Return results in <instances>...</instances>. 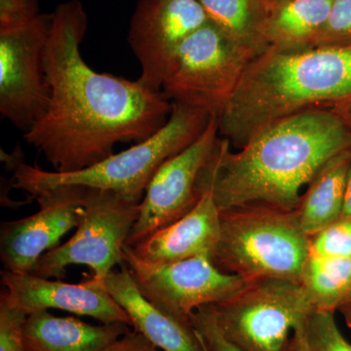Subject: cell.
Returning <instances> with one entry per match:
<instances>
[{"label": "cell", "mask_w": 351, "mask_h": 351, "mask_svg": "<svg viewBox=\"0 0 351 351\" xmlns=\"http://www.w3.org/2000/svg\"><path fill=\"white\" fill-rule=\"evenodd\" d=\"M88 19L69 0L51 13L44 51L50 87L47 110L24 134L56 172L85 169L113 154L119 143L142 142L169 119L173 103L140 80L97 73L80 53Z\"/></svg>", "instance_id": "obj_1"}, {"label": "cell", "mask_w": 351, "mask_h": 351, "mask_svg": "<svg viewBox=\"0 0 351 351\" xmlns=\"http://www.w3.org/2000/svg\"><path fill=\"white\" fill-rule=\"evenodd\" d=\"M350 149L345 115L330 107L309 108L274 122L237 152L219 137L198 191L201 196L209 191L219 211L249 203L295 210L323 165Z\"/></svg>", "instance_id": "obj_2"}, {"label": "cell", "mask_w": 351, "mask_h": 351, "mask_svg": "<svg viewBox=\"0 0 351 351\" xmlns=\"http://www.w3.org/2000/svg\"><path fill=\"white\" fill-rule=\"evenodd\" d=\"M350 99L351 45L267 48L217 115L219 136L240 149L274 122Z\"/></svg>", "instance_id": "obj_3"}, {"label": "cell", "mask_w": 351, "mask_h": 351, "mask_svg": "<svg viewBox=\"0 0 351 351\" xmlns=\"http://www.w3.org/2000/svg\"><path fill=\"white\" fill-rule=\"evenodd\" d=\"M212 117L213 115L199 108L173 103L172 112L165 125L147 140L75 172H49L20 161L13 168V186L34 198L48 189L75 184L113 191L141 203L159 167L193 144Z\"/></svg>", "instance_id": "obj_4"}, {"label": "cell", "mask_w": 351, "mask_h": 351, "mask_svg": "<svg viewBox=\"0 0 351 351\" xmlns=\"http://www.w3.org/2000/svg\"><path fill=\"white\" fill-rule=\"evenodd\" d=\"M309 256V237L295 210L249 203L221 211L212 254L218 269L242 277L287 279L300 283Z\"/></svg>", "instance_id": "obj_5"}, {"label": "cell", "mask_w": 351, "mask_h": 351, "mask_svg": "<svg viewBox=\"0 0 351 351\" xmlns=\"http://www.w3.org/2000/svg\"><path fill=\"white\" fill-rule=\"evenodd\" d=\"M226 341L241 351H298L314 307L301 284L267 278L211 306Z\"/></svg>", "instance_id": "obj_6"}, {"label": "cell", "mask_w": 351, "mask_h": 351, "mask_svg": "<svg viewBox=\"0 0 351 351\" xmlns=\"http://www.w3.org/2000/svg\"><path fill=\"white\" fill-rule=\"evenodd\" d=\"M255 57L208 21L178 48L161 92L217 117Z\"/></svg>", "instance_id": "obj_7"}, {"label": "cell", "mask_w": 351, "mask_h": 351, "mask_svg": "<svg viewBox=\"0 0 351 351\" xmlns=\"http://www.w3.org/2000/svg\"><path fill=\"white\" fill-rule=\"evenodd\" d=\"M141 203L106 189L86 188L84 213L76 232L66 243L44 254L31 274L61 279L66 267L86 265L92 278L103 281L124 262V246L140 216Z\"/></svg>", "instance_id": "obj_8"}, {"label": "cell", "mask_w": 351, "mask_h": 351, "mask_svg": "<svg viewBox=\"0 0 351 351\" xmlns=\"http://www.w3.org/2000/svg\"><path fill=\"white\" fill-rule=\"evenodd\" d=\"M124 262L138 290L152 304L182 320L191 321L196 309L226 301L247 285L242 277L215 265L208 255L171 263L140 260L124 246Z\"/></svg>", "instance_id": "obj_9"}, {"label": "cell", "mask_w": 351, "mask_h": 351, "mask_svg": "<svg viewBox=\"0 0 351 351\" xmlns=\"http://www.w3.org/2000/svg\"><path fill=\"white\" fill-rule=\"evenodd\" d=\"M51 14L0 31V113L27 132L45 113L50 87L44 71Z\"/></svg>", "instance_id": "obj_10"}, {"label": "cell", "mask_w": 351, "mask_h": 351, "mask_svg": "<svg viewBox=\"0 0 351 351\" xmlns=\"http://www.w3.org/2000/svg\"><path fill=\"white\" fill-rule=\"evenodd\" d=\"M217 117L193 144L170 157L156 171L140 204V216L126 245L135 246L152 232L169 226L195 207L200 200L198 180L218 141Z\"/></svg>", "instance_id": "obj_11"}, {"label": "cell", "mask_w": 351, "mask_h": 351, "mask_svg": "<svg viewBox=\"0 0 351 351\" xmlns=\"http://www.w3.org/2000/svg\"><path fill=\"white\" fill-rule=\"evenodd\" d=\"M209 21L198 0H140L128 43L141 64L140 82L161 91L180 45Z\"/></svg>", "instance_id": "obj_12"}, {"label": "cell", "mask_w": 351, "mask_h": 351, "mask_svg": "<svg viewBox=\"0 0 351 351\" xmlns=\"http://www.w3.org/2000/svg\"><path fill=\"white\" fill-rule=\"evenodd\" d=\"M84 186H59L34 197L38 212L27 218L2 221L0 260L4 269L31 274L44 254L59 246L60 240L80 225L84 213Z\"/></svg>", "instance_id": "obj_13"}, {"label": "cell", "mask_w": 351, "mask_h": 351, "mask_svg": "<svg viewBox=\"0 0 351 351\" xmlns=\"http://www.w3.org/2000/svg\"><path fill=\"white\" fill-rule=\"evenodd\" d=\"M1 283L14 306L29 315L36 311L60 309L88 316L101 324L122 323L132 327L126 311L106 290L101 281L91 278L80 284L51 280L32 274L3 269Z\"/></svg>", "instance_id": "obj_14"}, {"label": "cell", "mask_w": 351, "mask_h": 351, "mask_svg": "<svg viewBox=\"0 0 351 351\" xmlns=\"http://www.w3.org/2000/svg\"><path fill=\"white\" fill-rule=\"evenodd\" d=\"M221 211L209 191L202 193L188 214L131 246L140 260L149 263L180 262L212 254L219 235Z\"/></svg>", "instance_id": "obj_15"}, {"label": "cell", "mask_w": 351, "mask_h": 351, "mask_svg": "<svg viewBox=\"0 0 351 351\" xmlns=\"http://www.w3.org/2000/svg\"><path fill=\"white\" fill-rule=\"evenodd\" d=\"M106 290L130 317L132 327L162 351H206L191 321L166 313L142 295L126 263L103 281Z\"/></svg>", "instance_id": "obj_16"}, {"label": "cell", "mask_w": 351, "mask_h": 351, "mask_svg": "<svg viewBox=\"0 0 351 351\" xmlns=\"http://www.w3.org/2000/svg\"><path fill=\"white\" fill-rule=\"evenodd\" d=\"M129 330L122 323L92 325L40 311L25 318L24 343L27 351H105Z\"/></svg>", "instance_id": "obj_17"}, {"label": "cell", "mask_w": 351, "mask_h": 351, "mask_svg": "<svg viewBox=\"0 0 351 351\" xmlns=\"http://www.w3.org/2000/svg\"><path fill=\"white\" fill-rule=\"evenodd\" d=\"M332 0H276L267 2L263 38L267 48L309 47L325 24Z\"/></svg>", "instance_id": "obj_18"}, {"label": "cell", "mask_w": 351, "mask_h": 351, "mask_svg": "<svg viewBox=\"0 0 351 351\" xmlns=\"http://www.w3.org/2000/svg\"><path fill=\"white\" fill-rule=\"evenodd\" d=\"M350 160L351 149L341 152L325 163L307 184L295 211L308 237L341 218Z\"/></svg>", "instance_id": "obj_19"}, {"label": "cell", "mask_w": 351, "mask_h": 351, "mask_svg": "<svg viewBox=\"0 0 351 351\" xmlns=\"http://www.w3.org/2000/svg\"><path fill=\"white\" fill-rule=\"evenodd\" d=\"M209 21L240 47L260 55L267 50L263 38L265 0H198Z\"/></svg>", "instance_id": "obj_20"}, {"label": "cell", "mask_w": 351, "mask_h": 351, "mask_svg": "<svg viewBox=\"0 0 351 351\" xmlns=\"http://www.w3.org/2000/svg\"><path fill=\"white\" fill-rule=\"evenodd\" d=\"M300 284L317 311H339L351 297V258L308 256Z\"/></svg>", "instance_id": "obj_21"}, {"label": "cell", "mask_w": 351, "mask_h": 351, "mask_svg": "<svg viewBox=\"0 0 351 351\" xmlns=\"http://www.w3.org/2000/svg\"><path fill=\"white\" fill-rule=\"evenodd\" d=\"M302 351H351L337 324L335 313L314 309L307 319Z\"/></svg>", "instance_id": "obj_22"}, {"label": "cell", "mask_w": 351, "mask_h": 351, "mask_svg": "<svg viewBox=\"0 0 351 351\" xmlns=\"http://www.w3.org/2000/svg\"><path fill=\"white\" fill-rule=\"evenodd\" d=\"M309 256L351 258V219H339L311 235Z\"/></svg>", "instance_id": "obj_23"}, {"label": "cell", "mask_w": 351, "mask_h": 351, "mask_svg": "<svg viewBox=\"0 0 351 351\" xmlns=\"http://www.w3.org/2000/svg\"><path fill=\"white\" fill-rule=\"evenodd\" d=\"M351 45V0H332L328 19L309 47Z\"/></svg>", "instance_id": "obj_24"}, {"label": "cell", "mask_w": 351, "mask_h": 351, "mask_svg": "<svg viewBox=\"0 0 351 351\" xmlns=\"http://www.w3.org/2000/svg\"><path fill=\"white\" fill-rule=\"evenodd\" d=\"M27 314L9 300L7 292L0 294V351H27L24 324Z\"/></svg>", "instance_id": "obj_25"}, {"label": "cell", "mask_w": 351, "mask_h": 351, "mask_svg": "<svg viewBox=\"0 0 351 351\" xmlns=\"http://www.w3.org/2000/svg\"><path fill=\"white\" fill-rule=\"evenodd\" d=\"M191 324L206 351H241L226 341L215 322L211 306H201L191 317Z\"/></svg>", "instance_id": "obj_26"}, {"label": "cell", "mask_w": 351, "mask_h": 351, "mask_svg": "<svg viewBox=\"0 0 351 351\" xmlns=\"http://www.w3.org/2000/svg\"><path fill=\"white\" fill-rule=\"evenodd\" d=\"M39 14L38 0H0V31L29 23Z\"/></svg>", "instance_id": "obj_27"}, {"label": "cell", "mask_w": 351, "mask_h": 351, "mask_svg": "<svg viewBox=\"0 0 351 351\" xmlns=\"http://www.w3.org/2000/svg\"><path fill=\"white\" fill-rule=\"evenodd\" d=\"M105 351H162L136 330H129Z\"/></svg>", "instance_id": "obj_28"}, {"label": "cell", "mask_w": 351, "mask_h": 351, "mask_svg": "<svg viewBox=\"0 0 351 351\" xmlns=\"http://www.w3.org/2000/svg\"><path fill=\"white\" fill-rule=\"evenodd\" d=\"M341 218L351 219V160L350 169H348V181H346V186L345 200H343V212H341Z\"/></svg>", "instance_id": "obj_29"}, {"label": "cell", "mask_w": 351, "mask_h": 351, "mask_svg": "<svg viewBox=\"0 0 351 351\" xmlns=\"http://www.w3.org/2000/svg\"><path fill=\"white\" fill-rule=\"evenodd\" d=\"M345 318L346 326L351 329V297L339 309Z\"/></svg>", "instance_id": "obj_30"}, {"label": "cell", "mask_w": 351, "mask_h": 351, "mask_svg": "<svg viewBox=\"0 0 351 351\" xmlns=\"http://www.w3.org/2000/svg\"><path fill=\"white\" fill-rule=\"evenodd\" d=\"M265 3H267V2L276 1V0H265Z\"/></svg>", "instance_id": "obj_31"}]
</instances>
